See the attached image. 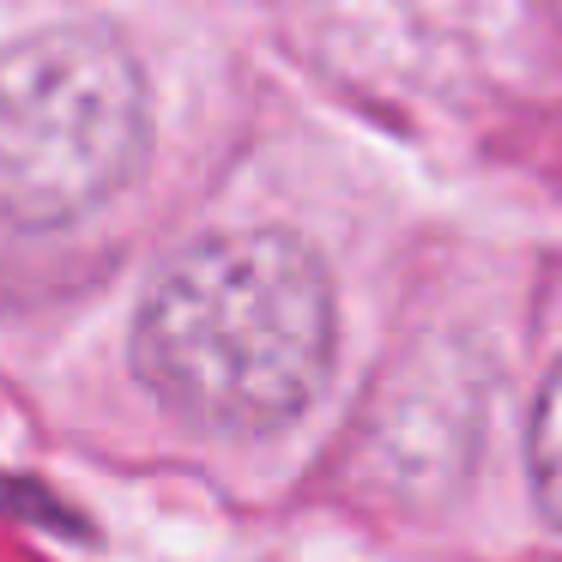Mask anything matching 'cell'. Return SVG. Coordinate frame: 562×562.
I'll return each instance as SVG.
<instances>
[{"mask_svg": "<svg viewBox=\"0 0 562 562\" xmlns=\"http://www.w3.org/2000/svg\"><path fill=\"white\" fill-rule=\"evenodd\" d=\"M526 472H532L538 514L562 526V363L544 375L532 400V424H526Z\"/></svg>", "mask_w": 562, "mask_h": 562, "instance_id": "obj_4", "label": "cell"}, {"mask_svg": "<svg viewBox=\"0 0 562 562\" xmlns=\"http://www.w3.org/2000/svg\"><path fill=\"white\" fill-rule=\"evenodd\" d=\"M339 303L296 231H224L182 248L134 321V375L206 436H272L327 387Z\"/></svg>", "mask_w": 562, "mask_h": 562, "instance_id": "obj_1", "label": "cell"}, {"mask_svg": "<svg viewBox=\"0 0 562 562\" xmlns=\"http://www.w3.org/2000/svg\"><path fill=\"white\" fill-rule=\"evenodd\" d=\"M151 151V86L110 25L0 49V231H61L115 200Z\"/></svg>", "mask_w": 562, "mask_h": 562, "instance_id": "obj_2", "label": "cell"}, {"mask_svg": "<svg viewBox=\"0 0 562 562\" xmlns=\"http://www.w3.org/2000/svg\"><path fill=\"white\" fill-rule=\"evenodd\" d=\"M484 436V357L465 345H412L363 393L357 453L375 490L400 502H441L460 490Z\"/></svg>", "mask_w": 562, "mask_h": 562, "instance_id": "obj_3", "label": "cell"}]
</instances>
